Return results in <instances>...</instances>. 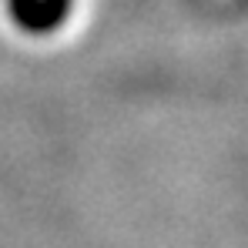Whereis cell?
<instances>
[{
    "label": "cell",
    "instance_id": "1",
    "mask_svg": "<svg viewBox=\"0 0 248 248\" xmlns=\"http://www.w3.org/2000/svg\"><path fill=\"white\" fill-rule=\"evenodd\" d=\"M10 10L27 31H50L67 14V0H10Z\"/></svg>",
    "mask_w": 248,
    "mask_h": 248
}]
</instances>
